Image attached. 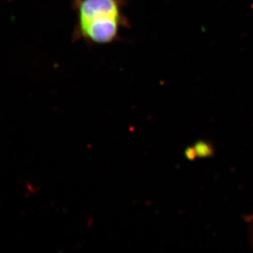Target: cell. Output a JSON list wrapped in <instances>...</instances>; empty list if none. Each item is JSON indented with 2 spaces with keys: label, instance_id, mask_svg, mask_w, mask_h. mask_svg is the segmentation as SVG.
I'll return each mask as SVG.
<instances>
[{
  "label": "cell",
  "instance_id": "obj_1",
  "mask_svg": "<svg viewBox=\"0 0 253 253\" xmlns=\"http://www.w3.org/2000/svg\"><path fill=\"white\" fill-rule=\"evenodd\" d=\"M124 6L125 0H74L76 39L94 44L117 41L121 30L128 26Z\"/></svg>",
  "mask_w": 253,
  "mask_h": 253
}]
</instances>
